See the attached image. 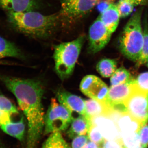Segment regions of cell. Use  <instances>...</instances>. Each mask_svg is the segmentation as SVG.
I'll return each mask as SVG.
<instances>
[{
	"instance_id": "6da1fadb",
	"label": "cell",
	"mask_w": 148,
	"mask_h": 148,
	"mask_svg": "<svg viewBox=\"0 0 148 148\" xmlns=\"http://www.w3.org/2000/svg\"><path fill=\"white\" fill-rule=\"evenodd\" d=\"M0 80L14 95L28 123L26 148H36L45 127L42 98L44 89L38 81L0 76Z\"/></svg>"
},
{
	"instance_id": "7a4b0ae2",
	"label": "cell",
	"mask_w": 148,
	"mask_h": 148,
	"mask_svg": "<svg viewBox=\"0 0 148 148\" xmlns=\"http://www.w3.org/2000/svg\"><path fill=\"white\" fill-rule=\"evenodd\" d=\"M10 25L18 32L39 38L50 36L61 24L59 13L45 15L35 11L7 12Z\"/></svg>"
},
{
	"instance_id": "3957f363",
	"label": "cell",
	"mask_w": 148,
	"mask_h": 148,
	"mask_svg": "<svg viewBox=\"0 0 148 148\" xmlns=\"http://www.w3.org/2000/svg\"><path fill=\"white\" fill-rule=\"evenodd\" d=\"M143 8L138 10L127 21L118 40L121 53L127 59L136 62L141 54L144 43L142 16Z\"/></svg>"
},
{
	"instance_id": "277c9868",
	"label": "cell",
	"mask_w": 148,
	"mask_h": 148,
	"mask_svg": "<svg viewBox=\"0 0 148 148\" xmlns=\"http://www.w3.org/2000/svg\"><path fill=\"white\" fill-rule=\"evenodd\" d=\"M85 38L84 35H82L72 41L56 46L53 53L55 70L62 80L67 79L73 74Z\"/></svg>"
},
{
	"instance_id": "5b68a950",
	"label": "cell",
	"mask_w": 148,
	"mask_h": 148,
	"mask_svg": "<svg viewBox=\"0 0 148 148\" xmlns=\"http://www.w3.org/2000/svg\"><path fill=\"white\" fill-rule=\"evenodd\" d=\"M73 113L60 104L57 99H51L45 117V134L60 132L68 128L73 119Z\"/></svg>"
},
{
	"instance_id": "8992f818",
	"label": "cell",
	"mask_w": 148,
	"mask_h": 148,
	"mask_svg": "<svg viewBox=\"0 0 148 148\" xmlns=\"http://www.w3.org/2000/svg\"><path fill=\"white\" fill-rule=\"evenodd\" d=\"M99 0H61L58 12L61 23L64 25L75 24L96 6Z\"/></svg>"
},
{
	"instance_id": "52a82bcc",
	"label": "cell",
	"mask_w": 148,
	"mask_h": 148,
	"mask_svg": "<svg viewBox=\"0 0 148 148\" xmlns=\"http://www.w3.org/2000/svg\"><path fill=\"white\" fill-rule=\"evenodd\" d=\"M123 107L125 111L144 125L148 123V92L140 90L136 87L125 102Z\"/></svg>"
},
{
	"instance_id": "ba28073f",
	"label": "cell",
	"mask_w": 148,
	"mask_h": 148,
	"mask_svg": "<svg viewBox=\"0 0 148 148\" xmlns=\"http://www.w3.org/2000/svg\"><path fill=\"white\" fill-rule=\"evenodd\" d=\"M112 34L98 16L89 29L88 53L95 54L102 50L110 41Z\"/></svg>"
},
{
	"instance_id": "9c48e42d",
	"label": "cell",
	"mask_w": 148,
	"mask_h": 148,
	"mask_svg": "<svg viewBox=\"0 0 148 148\" xmlns=\"http://www.w3.org/2000/svg\"><path fill=\"white\" fill-rule=\"evenodd\" d=\"M80 89L90 99L106 104L109 88L98 77L94 75L85 76L81 82Z\"/></svg>"
},
{
	"instance_id": "30bf717a",
	"label": "cell",
	"mask_w": 148,
	"mask_h": 148,
	"mask_svg": "<svg viewBox=\"0 0 148 148\" xmlns=\"http://www.w3.org/2000/svg\"><path fill=\"white\" fill-rule=\"evenodd\" d=\"M134 79L124 84L111 86L109 88L106 103L113 110H120L123 104L136 89Z\"/></svg>"
},
{
	"instance_id": "8fae6325",
	"label": "cell",
	"mask_w": 148,
	"mask_h": 148,
	"mask_svg": "<svg viewBox=\"0 0 148 148\" xmlns=\"http://www.w3.org/2000/svg\"><path fill=\"white\" fill-rule=\"evenodd\" d=\"M113 120L120 135L138 132L144 125L125 111L114 110L109 116Z\"/></svg>"
},
{
	"instance_id": "7c38bea8",
	"label": "cell",
	"mask_w": 148,
	"mask_h": 148,
	"mask_svg": "<svg viewBox=\"0 0 148 148\" xmlns=\"http://www.w3.org/2000/svg\"><path fill=\"white\" fill-rule=\"evenodd\" d=\"M56 97L58 103L65 106L72 113L76 112L83 115H87L85 100L80 96L66 90H61L57 92Z\"/></svg>"
},
{
	"instance_id": "4fadbf2b",
	"label": "cell",
	"mask_w": 148,
	"mask_h": 148,
	"mask_svg": "<svg viewBox=\"0 0 148 148\" xmlns=\"http://www.w3.org/2000/svg\"><path fill=\"white\" fill-rule=\"evenodd\" d=\"M92 124L97 126L105 140H119L121 135L113 120L108 116L95 117L92 119Z\"/></svg>"
},
{
	"instance_id": "5bb4252c",
	"label": "cell",
	"mask_w": 148,
	"mask_h": 148,
	"mask_svg": "<svg viewBox=\"0 0 148 148\" xmlns=\"http://www.w3.org/2000/svg\"><path fill=\"white\" fill-rule=\"evenodd\" d=\"M39 0H0V9L14 12L35 11L39 8Z\"/></svg>"
},
{
	"instance_id": "9a60e30c",
	"label": "cell",
	"mask_w": 148,
	"mask_h": 148,
	"mask_svg": "<svg viewBox=\"0 0 148 148\" xmlns=\"http://www.w3.org/2000/svg\"><path fill=\"white\" fill-rule=\"evenodd\" d=\"M68 132V135L73 138L79 135H86L92 125V119L87 115H79L74 118Z\"/></svg>"
},
{
	"instance_id": "2e32d148",
	"label": "cell",
	"mask_w": 148,
	"mask_h": 148,
	"mask_svg": "<svg viewBox=\"0 0 148 148\" xmlns=\"http://www.w3.org/2000/svg\"><path fill=\"white\" fill-rule=\"evenodd\" d=\"M101 21L108 30L112 34L116 30L120 18L116 4L109 6L99 15Z\"/></svg>"
},
{
	"instance_id": "e0dca14e",
	"label": "cell",
	"mask_w": 148,
	"mask_h": 148,
	"mask_svg": "<svg viewBox=\"0 0 148 148\" xmlns=\"http://www.w3.org/2000/svg\"><path fill=\"white\" fill-rule=\"evenodd\" d=\"M85 107L86 114L91 119L99 116H109L113 111L106 103L92 99L85 101Z\"/></svg>"
},
{
	"instance_id": "ac0fdd59",
	"label": "cell",
	"mask_w": 148,
	"mask_h": 148,
	"mask_svg": "<svg viewBox=\"0 0 148 148\" xmlns=\"http://www.w3.org/2000/svg\"><path fill=\"white\" fill-rule=\"evenodd\" d=\"M3 132L20 141H23L25 136V124L24 117L17 121H12L0 127Z\"/></svg>"
},
{
	"instance_id": "d6986e66",
	"label": "cell",
	"mask_w": 148,
	"mask_h": 148,
	"mask_svg": "<svg viewBox=\"0 0 148 148\" xmlns=\"http://www.w3.org/2000/svg\"><path fill=\"white\" fill-rule=\"evenodd\" d=\"M22 57L21 51L14 44L0 36V59L8 57L21 58Z\"/></svg>"
},
{
	"instance_id": "ffe728a7",
	"label": "cell",
	"mask_w": 148,
	"mask_h": 148,
	"mask_svg": "<svg viewBox=\"0 0 148 148\" xmlns=\"http://www.w3.org/2000/svg\"><path fill=\"white\" fill-rule=\"evenodd\" d=\"M117 62L114 59L103 58L96 65L97 71L104 78H108L113 75L117 69Z\"/></svg>"
},
{
	"instance_id": "44dd1931",
	"label": "cell",
	"mask_w": 148,
	"mask_h": 148,
	"mask_svg": "<svg viewBox=\"0 0 148 148\" xmlns=\"http://www.w3.org/2000/svg\"><path fill=\"white\" fill-rule=\"evenodd\" d=\"M144 43L141 54L136 62V67L139 68L146 64L148 61V23L147 18L144 17L143 24Z\"/></svg>"
},
{
	"instance_id": "7402d4cb",
	"label": "cell",
	"mask_w": 148,
	"mask_h": 148,
	"mask_svg": "<svg viewBox=\"0 0 148 148\" xmlns=\"http://www.w3.org/2000/svg\"><path fill=\"white\" fill-rule=\"evenodd\" d=\"M42 148H70L60 132L51 133Z\"/></svg>"
},
{
	"instance_id": "603a6c76",
	"label": "cell",
	"mask_w": 148,
	"mask_h": 148,
	"mask_svg": "<svg viewBox=\"0 0 148 148\" xmlns=\"http://www.w3.org/2000/svg\"><path fill=\"white\" fill-rule=\"evenodd\" d=\"M131 74L124 67H120L116 69L113 75L111 77V86L124 84L132 80Z\"/></svg>"
},
{
	"instance_id": "cb8c5ba5",
	"label": "cell",
	"mask_w": 148,
	"mask_h": 148,
	"mask_svg": "<svg viewBox=\"0 0 148 148\" xmlns=\"http://www.w3.org/2000/svg\"><path fill=\"white\" fill-rule=\"evenodd\" d=\"M121 141L125 148H142L138 132L121 134Z\"/></svg>"
},
{
	"instance_id": "d4e9b609",
	"label": "cell",
	"mask_w": 148,
	"mask_h": 148,
	"mask_svg": "<svg viewBox=\"0 0 148 148\" xmlns=\"http://www.w3.org/2000/svg\"><path fill=\"white\" fill-rule=\"evenodd\" d=\"M120 18L129 16L133 12L134 5L127 0H119L116 4Z\"/></svg>"
},
{
	"instance_id": "484cf974",
	"label": "cell",
	"mask_w": 148,
	"mask_h": 148,
	"mask_svg": "<svg viewBox=\"0 0 148 148\" xmlns=\"http://www.w3.org/2000/svg\"><path fill=\"white\" fill-rule=\"evenodd\" d=\"M0 110L7 112L11 115L18 114V110L15 105L7 98L0 94Z\"/></svg>"
},
{
	"instance_id": "4316f807",
	"label": "cell",
	"mask_w": 148,
	"mask_h": 148,
	"mask_svg": "<svg viewBox=\"0 0 148 148\" xmlns=\"http://www.w3.org/2000/svg\"><path fill=\"white\" fill-rule=\"evenodd\" d=\"M87 134L88 139L90 141L94 142L99 145L103 144L105 141L101 131L98 127L92 124Z\"/></svg>"
},
{
	"instance_id": "83f0119b",
	"label": "cell",
	"mask_w": 148,
	"mask_h": 148,
	"mask_svg": "<svg viewBox=\"0 0 148 148\" xmlns=\"http://www.w3.org/2000/svg\"><path fill=\"white\" fill-rule=\"evenodd\" d=\"M136 87L144 92H148V72L140 74L134 79Z\"/></svg>"
},
{
	"instance_id": "f1b7e54d",
	"label": "cell",
	"mask_w": 148,
	"mask_h": 148,
	"mask_svg": "<svg viewBox=\"0 0 148 148\" xmlns=\"http://www.w3.org/2000/svg\"><path fill=\"white\" fill-rule=\"evenodd\" d=\"M88 136L86 135H79L73 138L72 148H83L88 141Z\"/></svg>"
},
{
	"instance_id": "f546056e",
	"label": "cell",
	"mask_w": 148,
	"mask_h": 148,
	"mask_svg": "<svg viewBox=\"0 0 148 148\" xmlns=\"http://www.w3.org/2000/svg\"><path fill=\"white\" fill-rule=\"evenodd\" d=\"M142 148H148V124L143 126L138 132Z\"/></svg>"
},
{
	"instance_id": "4dcf8cb0",
	"label": "cell",
	"mask_w": 148,
	"mask_h": 148,
	"mask_svg": "<svg viewBox=\"0 0 148 148\" xmlns=\"http://www.w3.org/2000/svg\"><path fill=\"white\" fill-rule=\"evenodd\" d=\"M116 0H99L96 7L100 14L112 4H115Z\"/></svg>"
},
{
	"instance_id": "1f68e13d",
	"label": "cell",
	"mask_w": 148,
	"mask_h": 148,
	"mask_svg": "<svg viewBox=\"0 0 148 148\" xmlns=\"http://www.w3.org/2000/svg\"><path fill=\"white\" fill-rule=\"evenodd\" d=\"M102 148H125L121 140H105Z\"/></svg>"
},
{
	"instance_id": "d6a6232c",
	"label": "cell",
	"mask_w": 148,
	"mask_h": 148,
	"mask_svg": "<svg viewBox=\"0 0 148 148\" xmlns=\"http://www.w3.org/2000/svg\"><path fill=\"white\" fill-rule=\"evenodd\" d=\"M134 6H148V0H127Z\"/></svg>"
},
{
	"instance_id": "836d02e7",
	"label": "cell",
	"mask_w": 148,
	"mask_h": 148,
	"mask_svg": "<svg viewBox=\"0 0 148 148\" xmlns=\"http://www.w3.org/2000/svg\"><path fill=\"white\" fill-rule=\"evenodd\" d=\"M83 148H101L99 145L91 141H88Z\"/></svg>"
},
{
	"instance_id": "e575fe53",
	"label": "cell",
	"mask_w": 148,
	"mask_h": 148,
	"mask_svg": "<svg viewBox=\"0 0 148 148\" xmlns=\"http://www.w3.org/2000/svg\"><path fill=\"white\" fill-rule=\"evenodd\" d=\"M146 65H147V66L148 67V61H147V62L146 63Z\"/></svg>"
}]
</instances>
